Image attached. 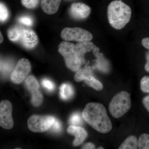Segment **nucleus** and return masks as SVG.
<instances>
[{"label":"nucleus","mask_w":149,"mask_h":149,"mask_svg":"<svg viewBox=\"0 0 149 149\" xmlns=\"http://www.w3.org/2000/svg\"><path fill=\"white\" fill-rule=\"evenodd\" d=\"M83 119L99 133H109L112 128V124L102 104L91 102L85 106L82 112Z\"/></svg>","instance_id":"1"},{"label":"nucleus","mask_w":149,"mask_h":149,"mask_svg":"<svg viewBox=\"0 0 149 149\" xmlns=\"http://www.w3.org/2000/svg\"><path fill=\"white\" fill-rule=\"evenodd\" d=\"M107 15L111 26L116 30H120L130 22L132 11L130 7L121 0H115L109 5Z\"/></svg>","instance_id":"2"},{"label":"nucleus","mask_w":149,"mask_h":149,"mask_svg":"<svg viewBox=\"0 0 149 149\" xmlns=\"http://www.w3.org/2000/svg\"><path fill=\"white\" fill-rule=\"evenodd\" d=\"M131 106L130 95L126 91H120L113 97L109 104L110 114L116 118H119L125 114Z\"/></svg>","instance_id":"3"},{"label":"nucleus","mask_w":149,"mask_h":149,"mask_svg":"<svg viewBox=\"0 0 149 149\" xmlns=\"http://www.w3.org/2000/svg\"><path fill=\"white\" fill-rule=\"evenodd\" d=\"M74 45L67 42H62L58 46V51L64 58L68 68L76 72L81 67L82 61L74 49Z\"/></svg>","instance_id":"4"},{"label":"nucleus","mask_w":149,"mask_h":149,"mask_svg":"<svg viewBox=\"0 0 149 149\" xmlns=\"http://www.w3.org/2000/svg\"><path fill=\"white\" fill-rule=\"evenodd\" d=\"M56 118L50 116L32 115L27 121L29 130L35 133H42L50 129Z\"/></svg>","instance_id":"5"},{"label":"nucleus","mask_w":149,"mask_h":149,"mask_svg":"<svg viewBox=\"0 0 149 149\" xmlns=\"http://www.w3.org/2000/svg\"><path fill=\"white\" fill-rule=\"evenodd\" d=\"M62 39L66 41H76L78 42H89L93 36L91 32L80 27H66L61 32Z\"/></svg>","instance_id":"6"},{"label":"nucleus","mask_w":149,"mask_h":149,"mask_svg":"<svg viewBox=\"0 0 149 149\" xmlns=\"http://www.w3.org/2000/svg\"><path fill=\"white\" fill-rule=\"evenodd\" d=\"M30 62L26 58L20 59L11 74V80L13 83L19 84L28 76L31 71Z\"/></svg>","instance_id":"7"},{"label":"nucleus","mask_w":149,"mask_h":149,"mask_svg":"<svg viewBox=\"0 0 149 149\" xmlns=\"http://www.w3.org/2000/svg\"><path fill=\"white\" fill-rule=\"evenodd\" d=\"M12 105L8 100H3L0 103V125L9 130L13 127L14 122L12 116Z\"/></svg>","instance_id":"8"},{"label":"nucleus","mask_w":149,"mask_h":149,"mask_svg":"<svg viewBox=\"0 0 149 149\" xmlns=\"http://www.w3.org/2000/svg\"><path fill=\"white\" fill-rule=\"evenodd\" d=\"M19 42L25 49H32L35 48L38 44V37L33 30L23 29Z\"/></svg>","instance_id":"9"},{"label":"nucleus","mask_w":149,"mask_h":149,"mask_svg":"<svg viewBox=\"0 0 149 149\" xmlns=\"http://www.w3.org/2000/svg\"><path fill=\"white\" fill-rule=\"evenodd\" d=\"M70 12L71 16L75 19H83L89 16L91 9L83 3H74L70 7Z\"/></svg>","instance_id":"10"},{"label":"nucleus","mask_w":149,"mask_h":149,"mask_svg":"<svg viewBox=\"0 0 149 149\" xmlns=\"http://www.w3.org/2000/svg\"><path fill=\"white\" fill-rule=\"evenodd\" d=\"M68 133L75 137L73 142L74 146H77L82 143L88 137L87 131L84 128L78 126L71 125L67 128Z\"/></svg>","instance_id":"11"},{"label":"nucleus","mask_w":149,"mask_h":149,"mask_svg":"<svg viewBox=\"0 0 149 149\" xmlns=\"http://www.w3.org/2000/svg\"><path fill=\"white\" fill-rule=\"evenodd\" d=\"M95 47L94 44L90 41L81 42L74 45V50L77 53L82 63H84L85 62L84 58L85 54L94 50Z\"/></svg>","instance_id":"12"},{"label":"nucleus","mask_w":149,"mask_h":149,"mask_svg":"<svg viewBox=\"0 0 149 149\" xmlns=\"http://www.w3.org/2000/svg\"><path fill=\"white\" fill-rule=\"evenodd\" d=\"M61 2V0H42L41 6L46 13L54 14L58 10Z\"/></svg>","instance_id":"13"},{"label":"nucleus","mask_w":149,"mask_h":149,"mask_svg":"<svg viewBox=\"0 0 149 149\" xmlns=\"http://www.w3.org/2000/svg\"><path fill=\"white\" fill-rule=\"evenodd\" d=\"M93 50L94 55L97 58L96 61L97 69L102 72H108L109 70V65L108 61L104 58L102 54L99 53V48L95 47Z\"/></svg>","instance_id":"14"},{"label":"nucleus","mask_w":149,"mask_h":149,"mask_svg":"<svg viewBox=\"0 0 149 149\" xmlns=\"http://www.w3.org/2000/svg\"><path fill=\"white\" fill-rule=\"evenodd\" d=\"M93 75V71L90 67H85L84 68H80L74 76V80L77 82L84 81L86 78Z\"/></svg>","instance_id":"15"},{"label":"nucleus","mask_w":149,"mask_h":149,"mask_svg":"<svg viewBox=\"0 0 149 149\" xmlns=\"http://www.w3.org/2000/svg\"><path fill=\"white\" fill-rule=\"evenodd\" d=\"M138 148V140L136 136L127 137L120 145L118 149H137Z\"/></svg>","instance_id":"16"},{"label":"nucleus","mask_w":149,"mask_h":149,"mask_svg":"<svg viewBox=\"0 0 149 149\" xmlns=\"http://www.w3.org/2000/svg\"><path fill=\"white\" fill-rule=\"evenodd\" d=\"M74 95V90L72 86L68 83H63L60 88V95L63 100L71 98Z\"/></svg>","instance_id":"17"},{"label":"nucleus","mask_w":149,"mask_h":149,"mask_svg":"<svg viewBox=\"0 0 149 149\" xmlns=\"http://www.w3.org/2000/svg\"><path fill=\"white\" fill-rule=\"evenodd\" d=\"M22 29L21 27H15L11 28L8 32V37L13 42H19L22 34Z\"/></svg>","instance_id":"18"},{"label":"nucleus","mask_w":149,"mask_h":149,"mask_svg":"<svg viewBox=\"0 0 149 149\" xmlns=\"http://www.w3.org/2000/svg\"><path fill=\"white\" fill-rule=\"evenodd\" d=\"M25 85L28 91L31 94L39 91V85L38 81L34 76L30 75L25 80Z\"/></svg>","instance_id":"19"},{"label":"nucleus","mask_w":149,"mask_h":149,"mask_svg":"<svg viewBox=\"0 0 149 149\" xmlns=\"http://www.w3.org/2000/svg\"><path fill=\"white\" fill-rule=\"evenodd\" d=\"M87 85L96 91H101L103 89V85L93 75L89 76L84 80Z\"/></svg>","instance_id":"20"},{"label":"nucleus","mask_w":149,"mask_h":149,"mask_svg":"<svg viewBox=\"0 0 149 149\" xmlns=\"http://www.w3.org/2000/svg\"><path fill=\"white\" fill-rule=\"evenodd\" d=\"M13 64L12 62L9 61H1V74L3 76L7 75L11 72L13 68Z\"/></svg>","instance_id":"21"},{"label":"nucleus","mask_w":149,"mask_h":149,"mask_svg":"<svg viewBox=\"0 0 149 149\" xmlns=\"http://www.w3.org/2000/svg\"><path fill=\"white\" fill-rule=\"evenodd\" d=\"M138 148L149 149V134L143 133L138 140Z\"/></svg>","instance_id":"22"},{"label":"nucleus","mask_w":149,"mask_h":149,"mask_svg":"<svg viewBox=\"0 0 149 149\" xmlns=\"http://www.w3.org/2000/svg\"><path fill=\"white\" fill-rule=\"evenodd\" d=\"M43 97L40 91L32 94V103L34 106L38 107L42 102Z\"/></svg>","instance_id":"23"},{"label":"nucleus","mask_w":149,"mask_h":149,"mask_svg":"<svg viewBox=\"0 0 149 149\" xmlns=\"http://www.w3.org/2000/svg\"><path fill=\"white\" fill-rule=\"evenodd\" d=\"M69 123L71 125L78 126L83 123V119L79 113H74L70 118Z\"/></svg>","instance_id":"24"},{"label":"nucleus","mask_w":149,"mask_h":149,"mask_svg":"<svg viewBox=\"0 0 149 149\" xmlns=\"http://www.w3.org/2000/svg\"><path fill=\"white\" fill-rule=\"evenodd\" d=\"M9 17L8 10L3 3L0 4V20L1 22H4L7 20Z\"/></svg>","instance_id":"25"},{"label":"nucleus","mask_w":149,"mask_h":149,"mask_svg":"<svg viewBox=\"0 0 149 149\" xmlns=\"http://www.w3.org/2000/svg\"><path fill=\"white\" fill-rule=\"evenodd\" d=\"M140 86L141 91L144 93H149V77L144 76L141 79Z\"/></svg>","instance_id":"26"},{"label":"nucleus","mask_w":149,"mask_h":149,"mask_svg":"<svg viewBox=\"0 0 149 149\" xmlns=\"http://www.w3.org/2000/svg\"><path fill=\"white\" fill-rule=\"evenodd\" d=\"M40 0H21L22 5L29 9L35 8L38 5Z\"/></svg>","instance_id":"27"},{"label":"nucleus","mask_w":149,"mask_h":149,"mask_svg":"<svg viewBox=\"0 0 149 149\" xmlns=\"http://www.w3.org/2000/svg\"><path fill=\"white\" fill-rule=\"evenodd\" d=\"M19 23L27 26H31L33 24V20L32 17L29 16H23L18 19Z\"/></svg>","instance_id":"28"},{"label":"nucleus","mask_w":149,"mask_h":149,"mask_svg":"<svg viewBox=\"0 0 149 149\" xmlns=\"http://www.w3.org/2000/svg\"><path fill=\"white\" fill-rule=\"evenodd\" d=\"M42 85L49 91H52L55 88L54 84L52 81L47 79H44L42 81Z\"/></svg>","instance_id":"29"},{"label":"nucleus","mask_w":149,"mask_h":149,"mask_svg":"<svg viewBox=\"0 0 149 149\" xmlns=\"http://www.w3.org/2000/svg\"><path fill=\"white\" fill-rule=\"evenodd\" d=\"M61 122L57 119H55L53 124L51 126L50 129L53 132L58 133L61 130Z\"/></svg>","instance_id":"30"},{"label":"nucleus","mask_w":149,"mask_h":149,"mask_svg":"<svg viewBox=\"0 0 149 149\" xmlns=\"http://www.w3.org/2000/svg\"><path fill=\"white\" fill-rule=\"evenodd\" d=\"M143 103L146 109L149 112V95L146 96L143 99Z\"/></svg>","instance_id":"31"},{"label":"nucleus","mask_w":149,"mask_h":149,"mask_svg":"<svg viewBox=\"0 0 149 149\" xmlns=\"http://www.w3.org/2000/svg\"><path fill=\"white\" fill-rule=\"evenodd\" d=\"M141 43L144 47L149 50V37L143 38L141 41Z\"/></svg>","instance_id":"32"},{"label":"nucleus","mask_w":149,"mask_h":149,"mask_svg":"<svg viewBox=\"0 0 149 149\" xmlns=\"http://www.w3.org/2000/svg\"><path fill=\"white\" fill-rule=\"evenodd\" d=\"M95 148V145L93 143H85L82 147L83 149H94Z\"/></svg>","instance_id":"33"},{"label":"nucleus","mask_w":149,"mask_h":149,"mask_svg":"<svg viewBox=\"0 0 149 149\" xmlns=\"http://www.w3.org/2000/svg\"><path fill=\"white\" fill-rule=\"evenodd\" d=\"M146 58L147 62L145 65V69L147 72H149V51L146 54Z\"/></svg>","instance_id":"34"},{"label":"nucleus","mask_w":149,"mask_h":149,"mask_svg":"<svg viewBox=\"0 0 149 149\" xmlns=\"http://www.w3.org/2000/svg\"><path fill=\"white\" fill-rule=\"evenodd\" d=\"M1 40H0V42H1V43L3 42V36L2 35L1 33Z\"/></svg>","instance_id":"35"},{"label":"nucleus","mask_w":149,"mask_h":149,"mask_svg":"<svg viewBox=\"0 0 149 149\" xmlns=\"http://www.w3.org/2000/svg\"><path fill=\"white\" fill-rule=\"evenodd\" d=\"M98 149H104V148L102 147H100L97 148Z\"/></svg>","instance_id":"36"}]
</instances>
